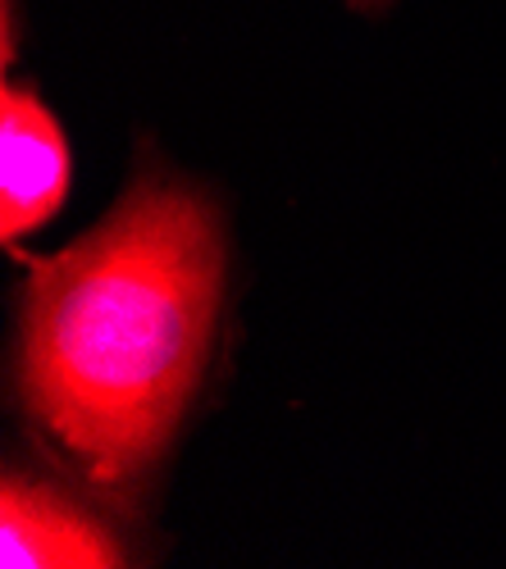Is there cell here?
Wrapping results in <instances>:
<instances>
[{
  "mask_svg": "<svg viewBox=\"0 0 506 569\" xmlns=\"http://www.w3.org/2000/svg\"><path fill=\"white\" fill-rule=\"evenodd\" d=\"M69 197V147L56 114L28 87L0 91V232L19 242Z\"/></svg>",
  "mask_w": 506,
  "mask_h": 569,
  "instance_id": "7a4b0ae2",
  "label": "cell"
},
{
  "mask_svg": "<svg viewBox=\"0 0 506 569\" xmlns=\"http://www.w3.org/2000/svg\"><path fill=\"white\" fill-rule=\"evenodd\" d=\"M0 565L6 569H115L123 547L65 501L56 488L32 479H6L0 488Z\"/></svg>",
  "mask_w": 506,
  "mask_h": 569,
  "instance_id": "3957f363",
  "label": "cell"
},
{
  "mask_svg": "<svg viewBox=\"0 0 506 569\" xmlns=\"http://www.w3.org/2000/svg\"><path fill=\"white\" fill-rule=\"evenodd\" d=\"M219 288L215 210L160 182L60 256L32 260L23 397L97 488L123 492L173 438L210 356Z\"/></svg>",
  "mask_w": 506,
  "mask_h": 569,
  "instance_id": "6da1fadb",
  "label": "cell"
}]
</instances>
